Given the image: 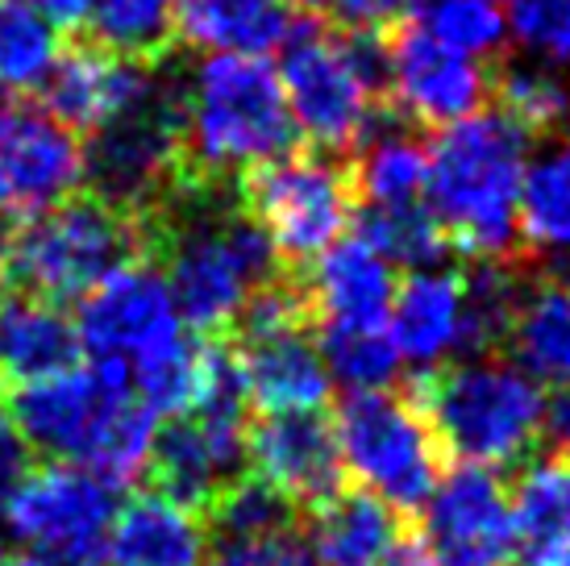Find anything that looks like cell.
<instances>
[{"label":"cell","instance_id":"obj_1","mask_svg":"<svg viewBox=\"0 0 570 566\" xmlns=\"http://www.w3.org/2000/svg\"><path fill=\"white\" fill-rule=\"evenodd\" d=\"M9 417L26 446L83 467L112 488H126L146 471L155 441V412L134 396L126 362L112 359L17 383Z\"/></svg>","mask_w":570,"mask_h":566},{"label":"cell","instance_id":"obj_2","mask_svg":"<svg viewBox=\"0 0 570 566\" xmlns=\"http://www.w3.org/2000/svg\"><path fill=\"white\" fill-rule=\"evenodd\" d=\"M425 205L450 251L466 258H521V179L529 134L500 109H479L433 129Z\"/></svg>","mask_w":570,"mask_h":566},{"label":"cell","instance_id":"obj_3","mask_svg":"<svg viewBox=\"0 0 570 566\" xmlns=\"http://www.w3.org/2000/svg\"><path fill=\"white\" fill-rule=\"evenodd\" d=\"M296 142L279 71L258 55H208L184 71V184H238Z\"/></svg>","mask_w":570,"mask_h":566},{"label":"cell","instance_id":"obj_4","mask_svg":"<svg viewBox=\"0 0 570 566\" xmlns=\"http://www.w3.org/2000/svg\"><path fill=\"white\" fill-rule=\"evenodd\" d=\"M279 50V84L296 134L321 155L350 158L383 109V33L333 30L325 17H308L292 26Z\"/></svg>","mask_w":570,"mask_h":566},{"label":"cell","instance_id":"obj_5","mask_svg":"<svg viewBox=\"0 0 570 566\" xmlns=\"http://www.w3.org/2000/svg\"><path fill=\"white\" fill-rule=\"evenodd\" d=\"M412 404L429 421L442 455L475 467H512L533 455L546 424V396L517 362L479 354L445 362L412 383Z\"/></svg>","mask_w":570,"mask_h":566},{"label":"cell","instance_id":"obj_6","mask_svg":"<svg viewBox=\"0 0 570 566\" xmlns=\"http://www.w3.org/2000/svg\"><path fill=\"white\" fill-rule=\"evenodd\" d=\"M142 254V225L92 192H71L55 208L17 225L0 280L50 304L83 300L96 283Z\"/></svg>","mask_w":570,"mask_h":566},{"label":"cell","instance_id":"obj_7","mask_svg":"<svg viewBox=\"0 0 570 566\" xmlns=\"http://www.w3.org/2000/svg\"><path fill=\"white\" fill-rule=\"evenodd\" d=\"M83 146V192L129 217H146L184 184V71L163 64L155 88L92 129Z\"/></svg>","mask_w":570,"mask_h":566},{"label":"cell","instance_id":"obj_8","mask_svg":"<svg viewBox=\"0 0 570 566\" xmlns=\"http://www.w3.org/2000/svg\"><path fill=\"white\" fill-rule=\"evenodd\" d=\"M333 433L346 471L363 479L396 513H421L442 479V446L412 396L387 388L346 392L333 412Z\"/></svg>","mask_w":570,"mask_h":566},{"label":"cell","instance_id":"obj_9","mask_svg":"<svg viewBox=\"0 0 570 566\" xmlns=\"http://www.w3.org/2000/svg\"><path fill=\"white\" fill-rule=\"evenodd\" d=\"M238 201L267 230L279 258L296 271L308 267L321 251H330L354 217L346 158L321 150H287L250 167L238 179Z\"/></svg>","mask_w":570,"mask_h":566},{"label":"cell","instance_id":"obj_10","mask_svg":"<svg viewBox=\"0 0 570 566\" xmlns=\"http://www.w3.org/2000/svg\"><path fill=\"white\" fill-rule=\"evenodd\" d=\"M383 33V105L416 129H445L488 105V67L445 47L416 17H396Z\"/></svg>","mask_w":570,"mask_h":566},{"label":"cell","instance_id":"obj_11","mask_svg":"<svg viewBox=\"0 0 570 566\" xmlns=\"http://www.w3.org/2000/svg\"><path fill=\"white\" fill-rule=\"evenodd\" d=\"M117 513V488L71 462L30 467L0 517L38 558L100 550Z\"/></svg>","mask_w":570,"mask_h":566},{"label":"cell","instance_id":"obj_12","mask_svg":"<svg viewBox=\"0 0 570 566\" xmlns=\"http://www.w3.org/2000/svg\"><path fill=\"white\" fill-rule=\"evenodd\" d=\"M76 333L92 359L134 367L146 354L175 342L184 333V321H179V309H175L163 271L146 254H138V258L121 263L112 275H105L80 300Z\"/></svg>","mask_w":570,"mask_h":566},{"label":"cell","instance_id":"obj_13","mask_svg":"<svg viewBox=\"0 0 570 566\" xmlns=\"http://www.w3.org/2000/svg\"><path fill=\"white\" fill-rule=\"evenodd\" d=\"M246 412L250 409H188L171 417L146 458L155 491L205 517L208 504L246 475Z\"/></svg>","mask_w":570,"mask_h":566},{"label":"cell","instance_id":"obj_14","mask_svg":"<svg viewBox=\"0 0 570 566\" xmlns=\"http://www.w3.org/2000/svg\"><path fill=\"white\" fill-rule=\"evenodd\" d=\"M80 138L47 109L0 92V208L13 217H38L80 192Z\"/></svg>","mask_w":570,"mask_h":566},{"label":"cell","instance_id":"obj_15","mask_svg":"<svg viewBox=\"0 0 570 566\" xmlns=\"http://www.w3.org/2000/svg\"><path fill=\"white\" fill-rule=\"evenodd\" d=\"M425 529L433 550L454 566H512V504L491 467L459 462L429 496Z\"/></svg>","mask_w":570,"mask_h":566},{"label":"cell","instance_id":"obj_16","mask_svg":"<svg viewBox=\"0 0 570 566\" xmlns=\"http://www.w3.org/2000/svg\"><path fill=\"white\" fill-rule=\"evenodd\" d=\"M246 462H254L258 479L275 484L296 508H317L342 491L346 479L333 417L321 409L263 412L246 429Z\"/></svg>","mask_w":570,"mask_h":566},{"label":"cell","instance_id":"obj_17","mask_svg":"<svg viewBox=\"0 0 570 566\" xmlns=\"http://www.w3.org/2000/svg\"><path fill=\"white\" fill-rule=\"evenodd\" d=\"M159 71L163 64H134V59H121V55L80 38L76 47H67L59 55L55 71L42 84V100H47V113L55 121H63L76 138H88L117 113L138 105L155 88Z\"/></svg>","mask_w":570,"mask_h":566},{"label":"cell","instance_id":"obj_18","mask_svg":"<svg viewBox=\"0 0 570 566\" xmlns=\"http://www.w3.org/2000/svg\"><path fill=\"white\" fill-rule=\"evenodd\" d=\"M301 275L313 304V325L387 330L396 275L392 263L380 251H371L363 237H337Z\"/></svg>","mask_w":570,"mask_h":566},{"label":"cell","instance_id":"obj_19","mask_svg":"<svg viewBox=\"0 0 570 566\" xmlns=\"http://www.w3.org/2000/svg\"><path fill=\"white\" fill-rule=\"evenodd\" d=\"M238 350L242 379L250 404L263 412L321 409L330 396V371L317 350L313 325L258 333V338H229Z\"/></svg>","mask_w":570,"mask_h":566},{"label":"cell","instance_id":"obj_20","mask_svg":"<svg viewBox=\"0 0 570 566\" xmlns=\"http://www.w3.org/2000/svg\"><path fill=\"white\" fill-rule=\"evenodd\" d=\"M512 504V563L570 566V455L550 450L524 458Z\"/></svg>","mask_w":570,"mask_h":566},{"label":"cell","instance_id":"obj_21","mask_svg":"<svg viewBox=\"0 0 570 566\" xmlns=\"http://www.w3.org/2000/svg\"><path fill=\"white\" fill-rule=\"evenodd\" d=\"M105 558L109 566H205L208 534L200 517L163 491L129 496L121 513H112Z\"/></svg>","mask_w":570,"mask_h":566},{"label":"cell","instance_id":"obj_22","mask_svg":"<svg viewBox=\"0 0 570 566\" xmlns=\"http://www.w3.org/2000/svg\"><path fill=\"white\" fill-rule=\"evenodd\" d=\"M425 142L416 138V126L404 121L392 105L375 113L371 129L346 158L354 205H416V201H425Z\"/></svg>","mask_w":570,"mask_h":566},{"label":"cell","instance_id":"obj_23","mask_svg":"<svg viewBox=\"0 0 570 566\" xmlns=\"http://www.w3.org/2000/svg\"><path fill=\"white\" fill-rule=\"evenodd\" d=\"M400 537L404 513L366 488H342L308 508V550L317 566H383Z\"/></svg>","mask_w":570,"mask_h":566},{"label":"cell","instance_id":"obj_24","mask_svg":"<svg viewBox=\"0 0 570 566\" xmlns=\"http://www.w3.org/2000/svg\"><path fill=\"white\" fill-rule=\"evenodd\" d=\"M80 333L63 304L9 287L0 296V375L9 383L59 375L80 359Z\"/></svg>","mask_w":570,"mask_h":566},{"label":"cell","instance_id":"obj_25","mask_svg":"<svg viewBox=\"0 0 570 566\" xmlns=\"http://www.w3.org/2000/svg\"><path fill=\"white\" fill-rule=\"evenodd\" d=\"M392 342L400 359L416 367H442L462 350V275L454 271H412L392 296Z\"/></svg>","mask_w":570,"mask_h":566},{"label":"cell","instance_id":"obj_26","mask_svg":"<svg viewBox=\"0 0 570 566\" xmlns=\"http://www.w3.org/2000/svg\"><path fill=\"white\" fill-rule=\"evenodd\" d=\"M521 258L538 280L570 287V146L546 150L521 179Z\"/></svg>","mask_w":570,"mask_h":566},{"label":"cell","instance_id":"obj_27","mask_svg":"<svg viewBox=\"0 0 570 566\" xmlns=\"http://www.w3.org/2000/svg\"><path fill=\"white\" fill-rule=\"evenodd\" d=\"M292 9L284 0H175L179 42L213 55H267L292 33Z\"/></svg>","mask_w":570,"mask_h":566},{"label":"cell","instance_id":"obj_28","mask_svg":"<svg viewBox=\"0 0 570 566\" xmlns=\"http://www.w3.org/2000/svg\"><path fill=\"white\" fill-rule=\"evenodd\" d=\"M508 347L524 375L538 383H570V287L567 283L533 280L521 309L512 316Z\"/></svg>","mask_w":570,"mask_h":566},{"label":"cell","instance_id":"obj_29","mask_svg":"<svg viewBox=\"0 0 570 566\" xmlns=\"http://www.w3.org/2000/svg\"><path fill=\"white\" fill-rule=\"evenodd\" d=\"M83 33L88 42L121 59H134V64H171L179 47L175 0H92Z\"/></svg>","mask_w":570,"mask_h":566},{"label":"cell","instance_id":"obj_30","mask_svg":"<svg viewBox=\"0 0 570 566\" xmlns=\"http://www.w3.org/2000/svg\"><path fill=\"white\" fill-rule=\"evenodd\" d=\"M488 96L529 138H550L554 129H567L570 88L546 64H529L517 55L491 59Z\"/></svg>","mask_w":570,"mask_h":566},{"label":"cell","instance_id":"obj_31","mask_svg":"<svg viewBox=\"0 0 570 566\" xmlns=\"http://www.w3.org/2000/svg\"><path fill=\"white\" fill-rule=\"evenodd\" d=\"M63 55L59 30L26 0H0V88L13 96L42 92Z\"/></svg>","mask_w":570,"mask_h":566},{"label":"cell","instance_id":"obj_32","mask_svg":"<svg viewBox=\"0 0 570 566\" xmlns=\"http://www.w3.org/2000/svg\"><path fill=\"white\" fill-rule=\"evenodd\" d=\"M354 221H358V237H363L371 251H380L387 263H400L409 271L438 267L450 242H445L438 217L429 213L425 201L416 205H354Z\"/></svg>","mask_w":570,"mask_h":566},{"label":"cell","instance_id":"obj_33","mask_svg":"<svg viewBox=\"0 0 570 566\" xmlns=\"http://www.w3.org/2000/svg\"><path fill=\"white\" fill-rule=\"evenodd\" d=\"M317 350L337 383L346 392L387 388L400 371V350L387 330H342V325H317Z\"/></svg>","mask_w":570,"mask_h":566},{"label":"cell","instance_id":"obj_34","mask_svg":"<svg viewBox=\"0 0 570 566\" xmlns=\"http://www.w3.org/2000/svg\"><path fill=\"white\" fill-rule=\"evenodd\" d=\"M296 504L284 491L258 479V475H242L238 484L208 504V525L205 534L213 537H258V534H279V529H296Z\"/></svg>","mask_w":570,"mask_h":566},{"label":"cell","instance_id":"obj_35","mask_svg":"<svg viewBox=\"0 0 570 566\" xmlns=\"http://www.w3.org/2000/svg\"><path fill=\"white\" fill-rule=\"evenodd\" d=\"M429 33H438L445 47L462 55H488L500 59L508 50V17L500 0H425V9L416 17Z\"/></svg>","mask_w":570,"mask_h":566},{"label":"cell","instance_id":"obj_36","mask_svg":"<svg viewBox=\"0 0 570 566\" xmlns=\"http://www.w3.org/2000/svg\"><path fill=\"white\" fill-rule=\"evenodd\" d=\"M508 38L546 67H570V0H512Z\"/></svg>","mask_w":570,"mask_h":566},{"label":"cell","instance_id":"obj_37","mask_svg":"<svg viewBox=\"0 0 570 566\" xmlns=\"http://www.w3.org/2000/svg\"><path fill=\"white\" fill-rule=\"evenodd\" d=\"M205 566H317V558L308 550V537L279 529L258 537H213Z\"/></svg>","mask_w":570,"mask_h":566},{"label":"cell","instance_id":"obj_38","mask_svg":"<svg viewBox=\"0 0 570 566\" xmlns=\"http://www.w3.org/2000/svg\"><path fill=\"white\" fill-rule=\"evenodd\" d=\"M30 475V446L21 438L13 417L0 409V508L17 491V484Z\"/></svg>","mask_w":570,"mask_h":566},{"label":"cell","instance_id":"obj_39","mask_svg":"<svg viewBox=\"0 0 570 566\" xmlns=\"http://www.w3.org/2000/svg\"><path fill=\"white\" fill-rule=\"evenodd\" d=\"M412 0H333V13H342L346 26L358 30H380L387 21H396Z\"/></svg>","mask_w":570,"mask_h":566},{"label":"cell","instance_id":"obj_40","mask_svg":"<svg viewBox=\"0 0 570 566\" xmlns=\"http://www.w3.org/2000/svg\"><path fill=\"white\" fill-rule=\"evenodd\" d=\"M30 9L47 17L50 26L59 33H76L83 30V21H88V9H92V0H26Z\"/></svg>","mask_w":570,"mask_h":566},{"label":"cell","instance_id":"obj_41","mask_svg":"<svg viewBox=\"0 0 570 566\" xmlns=\"http://www.w3.org/2000/svg\"><path fill=\"white\" fill-rule=\"evenodd\" d=\"M550 441H554V450L570 455V383H562L550 400H546V424H541Z\"/></svg>","mask_w":570,"mask_h":566},{"label":"cell","instance_id":"obj_42","mask_svg":"<svg viewBox=\"0 0 570 566\" xmlns=\"http://www.w3.org/2000/svg\"><path fill=\"white\" fill-rule=\"evenodd\" d=\"M383 566H454V563H445L442 554L433 550V546H425V541L400 537L396 546H392V554L383 558Z\"/></svg>","mask_w":570,"mask_h":566},{"label":"cell","instance_id":"obj_43","mask_svg":"<svg viewBox=\"0 0 570 566\" xmlns=\"http://www.w3.org/2000/svg\"><path fill=\"white\" fill-rule=\"evenodd\" d=\"M13 237H17V217L0 208V271H4V258L13 251Z\"/></svg>","mask_w":570,"mask_h":566},{"label":"cell","instance_id":"obj_44","mask_svg":"<svg viewBox=\"0 0 570 566\" xmlns=\"http://www.w3.org/2000/svg\"><path fill=\"white\" fill-rule=\"evenodd\" d=\"M287 9H301V13H308V17H325V13H333V0H284Z\"/></svg>","mask_w":570,"mask_h":566},{"label":"cell","instance_id":"obj_45","mask_svg":"<svg viewBox=\"0 0 570 566\" xmlns=\"http://www.w3.org/2000/svg\"><path fill=\"white\" fill-rule=\"evenodd\" d=\"M9 566H42V563H38L33 554H26V558H17V563H9Z\"/></svg>","mask_w":570,"mask_h":566},{"label":"cell","instance_id":"obj_46","mask_svg":"<svg viewBox=\"0 0 570 566\" xmlns=\"http://www.w3.org/2000/svg\"><path fill=\"white\" fill-rule=\"evenodd\" d=\"M0 566H9V563H4V541H0Z\"/></svg>","mask_w":570,"mask_h":566},{"label":"cell","instance_id":"obj_47","mask_svg":"<svg viewBox=\"0 0 570 566\" xmlns=\"http://www.w3.org/2000/svg\"><path fill=\"white\" fill-rule=\"evenodd\" d=\"M567 138H570V117H567Z\"/></svg>","mask_w":570,"mask_h":566}]
</instances>
